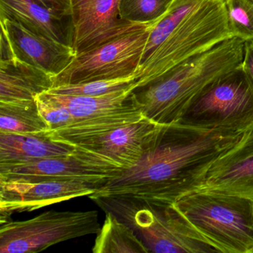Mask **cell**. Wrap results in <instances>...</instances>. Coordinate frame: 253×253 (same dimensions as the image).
Returning <instances> with one entry per match:
<instances>
[{
  "instance_id": "1",
  "label": "cell",
  "mask_w": 253,
  "mask_h": 253,
  "mask_svg": "<svg viewBox=\"0 0 253 253\" xmlns=\"http://www.w3.org/2000/svg\"><path fill=\"white\" fill-rule=\"evenodd\" d=\"M247 130L181 123L165 125L153 147L135 165L106 180L89 196L132 197L173 204L196 190L213 163L236 145Z\"/></svg>"
},
{
  "instance_id": "2",
  "label": "cell",
  "mask_w": 253,
  "mask_h": 253,
  "mask_svg": "<svg viewBox=\"0 0 253 253\" xmlns=\"http://www.w3.org/2000/svg\"><path fill=\"white\" fill-rule=\"evenodd\" d=\"M232 38L225 0H174L152 26L137 86Z\"/></svg>"
},
{
  "instance_id": "3",
  "label": "cell",
  "mask_w": 253,
  "mask_h": 253,
  "mask_svg": "<svg viewBox=\"0 0 253 253\" xmlns=\"http://www.w3.org/2000/svg\"><path fill=\"white\" fill-rule=\"evenodd\" d=\"M244 46V40L233 37L133 88L144 116L162 125L179 122L212 81L242 65Z\"/></svg>"
},
{
  "instance_id": "4",
  "label": "cell",
  "mask_w": 253,
  "mask_h": 253,
  "mask_svg": "<svg viewBox=\"0 0 253 253\" xmlns=\"http://www.w3.org/2000/svg\"><path fill=\"white\" fill-rule=\"evenodd\" d=\"M89 198L105 211L113 213L128 225L150 253H219L172 204L126 196Z\"/></svg>"
},
{
  "instance_id": "5",
  "label": "cell",
  "mask_w": 253,
  "mask_h": 253,
  "mask_svg": "<svg viewBox=\"0 0 253 253\" xmlns=\"http://www.w3.org/2000/svg\"><path fill=\"white\" fill-rule=\"evenodd\" d=\"M172 205L219 253H253V199L194 191Z\"/></svg>"
},
{
  "instance_id": "6",
  "label": "cell",
  "mask_w": 253,
  "mask_h": 253,
  "mask_svg": "<svg viewBox=\"0 0 253 253\" xmlns=\"http://www.w3.org/2000/svg\"><path fill=\"white\" fill-rule=\"evenodd\" d=\"M177 123L239 129L253 126V85L242 66L212 81Z\"/></svg>"
},
{
  "instance_id": "7",
  "label": "cell",
  "mask_w": 253,
  "mask_h": 253,
  "mask_svg": "<svg viewBox=\"0 0 253 253\" xmlns=\"http://www.w3.org/2000/svg\"><path fill=\"white\" fill-rule=\"evenodd\" d=\"M98 213L44 211L22 221H7L0 227V253H35L59 243L98 233Z\"/></svg>"
},
{
  "instance_id": "8",
  "label": "cell",
  "mask_w": 253,
  "mask_h": 253,
  "mask_svg": "<svg viewBox=\"0 0 253 253\" xmlns=\"http://www.w3.org/2000/svg\"><path fill=\"white\" fill-rule=\"evenodd\" d=\"M154 24L131 31L78 54L63 72L54 77L53 88L136 77Z\"/></svg>"
},
{
  "instance_id": "9",
  "label": "cell",
  "mask_w": 253,
  "mask_h": 253,
  "mask_svg": "<svg viewBox=\"0 0 253 253\" xmlns=\"http://www.w3.org/2000/svg\"><path fill=\"white\" fill-rule=\"evenodd\" d=\"M123 171L120 167L76 147L72 155L47 158L24 165L0 167V180L75 181L100 186Z\"/></svg>"
},
{
  "instance_id": "10",
  "label": "cell",
  "mask_w": 253,
  "mask_h": 253,
  "mask_svg": "<svg viewBox=\"0 0 253 253\" xmlns=\"http://www.w3.org/2000/svg\"><path fill=\"white\" fill-rule=\"evenodd\" d=\"M120 2L121 0H70L75 29L73 48L76 55L146 26L122 20Z\"/></svg>"
},
{
  "instance_id": "11",
  "label": "cell",
  "mask_w": 253,
  "mask_h": 253,
  "mask_svg": "<svg viewBox=\"0 0 253 253\" xmlns=\"http://www.w3.org/2000/svg\"><path fill=\"white\" fill-rule=\"evenodd\" d=\"M98 186L75 181L0 180L1 223L8 221V217L15 212L35 211L73 198L89 196Z\"/></svg>"
},
{
  "instance_id": "12",
  "label": "cell",
  "mask_w": 253,
  "mask_h": 253,
  "mask_svg": "<svg viewBox=\"0 0 253 253\" xmlns=\"http://www.w3.org/2000/svg\"><path fill=\"white\" fill-rule=\"evenodd\" d=\"M164 126L145 118L75 146L125 170L135 165L153 147Z\"/></svg>"
},
{
  "instance_id": "13",
  "label": "cell",
  "mask_w": 253,
  "mask_h": 253,
  "mask_svg": "<svg viewBox=\"0 0 253 253\" xmlns=\"http://www.w3.org/2000/svg\"><path fill=\"white\" fill-rule=\"evenodd\" d=\"M195 191L253 199V126L213 163Z\"/></svg>"
},
{
  "instance_id": "14",
  "label": "cell",
  "mask_w": 253,
  "mask_h": 253,
  "mask_svg": "<svg viewBox=\"0 0 253 253\" xmlns=\"http://www.w3.org/2000/svg\"><path fill=\"white\" fill-rule=\"evenodd\" d=\"M0 25L8 38L14 58L52 76L60 75L76 57L72 47L35 35L19 23L0 19Z\"/></svg>"
},
{
  "instance_id": "15",
  "label": "cell",
  "mask_w": 253,
  "mask_h": 253,
  "mask_svg": "<svg viewBox=\"0 0 253 253\" xmlns=\"http://www.w3.org/2000/svg\"><path fill=\"white\" fill-rule=\"evenodd\" d=\"M0 19L19 23L35 35L73 48L72 17H58L36 0H0Z\"/></svg>"
},
{
  "instance_id": "16",
  "label": "cell",
  "mask_w": 253,
  "mask_h": 253,
  "mask_svg": "<svg viewBox=\"0 0 253 253\" xmlns=\"http://www.w3.org/2000/svg\"><path fill=\"white\" fill-rule=\"evenodd\" d=\"M76 147L54 141L45 134L0 132V167L24 165L54 157L75 153Z\"/></svg>"
},
{
  "instance_id": "17",
  "label": "cell",
  "mask_w": 253,
  "mask_h": 253,
  "mask_svg": "<svg viewBox=\"0 0 253 253\" xmlns=\"http://www.w3.org/2000/svg\"><path fill=\"white\" fill-rule=\"evenodd\" d=\"M54 77L17 59L0 60V102L35 100L54 87Z\"/></svg>"
},
{
  "instance_id": "18",
  "label": "cell",
  "mask_w": 253,
  "mask_h": 253,
  "mask_svg": "<svg viewBox=\"0 0 253 253\" xmlns=\"http://www.w3.org/2000/svg\"><path fill=\"white\" fill-rule=\"evenodd\" d=\"M146 118L139 104L112 113L88 119L78 120L70 125L45 134L54 141L78 145L103 137L121 127L134 124Z\"/></svg>"
},
{
  "instance_id": "19",
  "label": "cell",
  "mask_w": 253,
  "mask_h": 253,
  "mask_svg": "<svg viewBox=\"0 0 253 253\" xmlns=\"http://www.w3.org/2000/svg\"><path fill=\"white\" fill-rule=\"evenodd\" d=\"M132 90L131 88L96 97L45 93L50 98L67 108L78 121L112 113L138 104Z\"/></svg>"
},
{
  "instance_id": "20",
  "label": "cell",
  "mask_w": 253,
  "mask_h": 253,
  "mask_svg": "<svg viewBox=\"0 0 253 253\" xmlns=\"http://www.w3.org/2000/svg\"><path fill=\"white\" fill-rule=\"evenodd\" d=\"M49 130L36 99L0 102V132L43 135Z\"/></svg>"
},
{
  "instance_id": "21",
  "label": "cell",
  "mask_w": 253,
  "mask_h": 253,
  "mask_svg": "<svg viewBox=\"0 0 253 253\" xmlns=\"http://www.w3.org/2000/svg\"><path fill=\"white\" fill-rule=\"evenodd\" d=\"M94 253H149L136 232L110 211H106L103 226L97 234Z\"/></svg>"
},
{
  "instance_id": "22",
  "label": "cell",
  "mask_w": 253,
  "mask_h": 253,
  "mask_svg": "<svg viewBox=\"0 0 253 253\" xmlns=\"http://www.w3.org/2000/svg\"><path fill=\"white\" fill-rule=\"evenodd\" d=\"M174 0H121V19L139 25L154 24L169 9Z\"/></svg>"
},
{
  "instance_id": "23",
  "label": "cell",
  "mask_w": 253,
  "mask_h": 253,
  "mask_svg": "<svg viewBox=\"0 0 253 253\" xmlns=\"http://www.w3.org/2000/svg\"><path fill=\"white\" fill-rule=\"evenodd\" d=\"M137 86L135 76L122 79L91 81L75 85L54 87L47 92L63 95L96 96L105 95L111 93L131 89Z\"/></svg>"
},
{
  "instance_id": "24",
  "label": "cell",
  "mask_w": 253,
  "mask_h": 253,
  "mask_svg": "<svg viewBox=\"0 0 253 253\" xmlns=\"http://www.w3.org/2000/svg\"><path fill=\"white\" fill-rule=\"evenodd\" d=\"M232 36L253 40V2L250 0H225Z\"/></svg>"
},
{
  "instance_id": "25",
  "label": "cell",
  "mask_w": 253,
  "mask_h": 253,
  "mask_svg": "<svg viewBox=\"0 0 253 253\" xmlns=\"http://www.w3.org/2000/svg\"><path fill=\"white\" fill-rule=\"evenodd\" d=\"M40 112L49 126L50 131L59 129L76 121L70 111L50 98L45 93L36 97Z\"/></svg>"
},
{
  "instance_id": "26",
  "label": "cell",
  "mask_w": 253,
  "mask_h": 253,
  "mask_svg": "<svg viewBox=\"0 0 253 253\" xmlns=\"http://www.w3.org/2000/svg\"><path fill=\"white\" fill-rule=\"evenodd\" d=\"M36 1L58 17H71L70 0H36Z\"/></svg>"
},
{
  "instance_id": "27",
  "label": "cell",
  "mask_w": 253,
  "mask_h": 253,
  "mask_svg": "<svg viewBox=\"0 0 253 253\" xmlns=\"http://www.w3.org/2000/svg\"><path fill=\"white\" fill-rule=\"evenodd\" d=\"M243 69L253 85V40L245 41Z\"/></svg>"
},
{
  "instance_id": "28",
  "label": "cell",
  "mask_w": 253,
  "mask_h": 253,
  "mask_svg": "<svg viewBox=\"0 0 253 253\" xmlns=\"http://www.w3.org/2000/svg\"><path fill=\"white\" fill-rule=\"evenodd\" d=\"M250 1H252V2H253V0H250Z\"/></svg>"
}]
</instances>
